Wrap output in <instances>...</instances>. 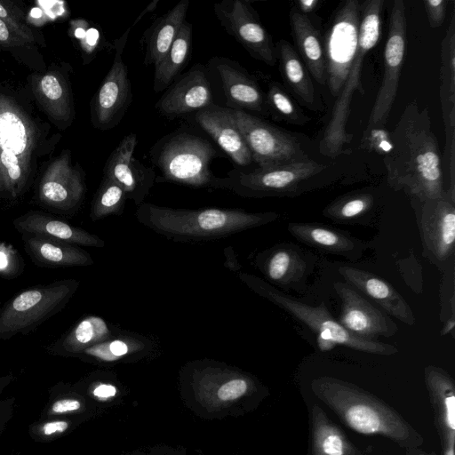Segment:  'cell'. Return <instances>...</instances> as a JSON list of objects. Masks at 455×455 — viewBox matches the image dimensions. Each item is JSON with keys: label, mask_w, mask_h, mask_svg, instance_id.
<instances>
[{"label": "cell", "mask_w": 455, "mask_h": 455, "mask_svg": "<svg viewBox=\"0 0 455 455\" xmlns=\"http://www.w3.org/2000/svg\"><path fill=\"white\" fill-rule=\"evenodd\" d=\"M440 101L445 144L443 159L447 195L455 200V13L441 42Z\"/></svg>", "instance_id": "cell-14"}, {"label": "cell", "mask_w": 455, "mask_h": 455, "mask_svg": "<svg viewBox=\"0 0 455 455\" xmlns=\"http://www.w3.org/2000/svg\"><path fill=\"white\" fill-rule=\"evenodd\" d=\"M41 88L44 94L50 100H58L62 96L63 90L58 79L52 76L46 75L41 80Z\"/></svg>", "instance_id": "cell-42"}, {"label": "cell", "mask_w": 455, "mask_h": 455, "mask_svg": "<svg viewBox=\"0 0 455 455\" xmlns=\"http://www.w3.org/2000/svg\"><path fill=\"white\" fill-rule=\"evenodd\" d=\"M153 340L146 336L121 330L112 338L83 351L102 362H115L152 347Z\"/></svg>", "instance_id": "cell-30"}, {"label": "cell", "mask_w": 455, "mask_h": 455, "mask_svg": "<svg viewBox=\"0 0 455 455\" xmlns=\"http://www.w3.org/2000/svg\"><path fill=\"white\" fill-rule=\"evenodd\" d=\"M290 25L299 57L313 78L326 84V60L319 30L309 16L300 13L294 6L290 13Z\"/></svg>", "instance_id": "cell-23"}, {"label": "cell", "mask_w": 455, "mask_h": 455, "mask_svg": "<svg viewBox=\"0 0 455 455\" xmlns=\"http://www.w3.org/2000/svg\"><path fill=\"white\" fill-rule=\"evenodd\" d=\"M20 268L16 250L10 244L0 242V275L13 276Z\"/></svg>", "instance_id": "cell-38"}, {"label": "cell", "mask_w": 455, "mask_h": 455, "mask_svg": "<svg viewBox=\"0 0 455 455\" xmlns=\"http://www.w3.org/2000/svg\"><path fill=\"white\" fill-rule=\"evenodd\" d=\"M254 266L271 285L303 291L314 268V257L291 243H283L255 255Z\"/></svg>", "instance_id": "cell-15"}, {"label": "cell", "mask_w": 455, "mask_h": 455, "mask_svg": "<svg viewBox=\"0 0 455 455\" xmlns=\"http://www.w3.org/2000/svg\"><path fill=\"white\" fill-rule=\"evenodd\" d=\"M138 140L134 133L126 135L109 156L104 176L120 185L127 198L139 206L144 203L156 182V172L133 156Z\"/></svg>", "instance_id": "cell-18"}, {"label": "cell", "mask_w": 455, "mask_h": 455, "mask_svg": "<svg viewBox=\"0 0 455 455\" xmlns=\"http://www.w3.org/2000/svg\"><path fill=\"white\" fill-rule=\"evenodd\" d=\"M121 329L109 324L103 318L89 315L82 319L65 337L63 347L69 352H83L86 348L103 342Z\"/></svg>", "instance_id": "cell-32"}, {"label": "cell", "mask_w": 455, "mask_h": 455, "mask_svg": "<svg viewBox=\"0 0 455 455\" xmlns=\"http://www.w3.org/2000/svg\"><path fill=\"white\" fill-rule=\"evenodd\" d=\"M238 277L256 294L279 307L310 329L315 334L317 344L323 351L341 345L375 355H392L397 352L393 345L362 339L350 333L330 314L324 303L310 306L249 273L239 272Z\"/></svg>", "instance_id": "cell-3"}, {"label": "cell", "mask_w": 455, "mask_h": 455, "mask_svg": "<svg viewBox=\"0 0 455 455\" xmlns=\"http://www.w3.org/2000/svg\"><path fill=\"white\" fill-rule=\"evenodd\" d=\"M86 46L93 52L94 49L101 43V34L96 28H87L84 37Z\"/></svg>", "instance_id": "cell-45"}, {"label": "cell", "mask_w": 455, "mask_h": 455, "mask_svg": "<svg viewBox=\"0 0 455 455\" xmlns=\"http://www.w3.org/2000/svg\"><path fill=\"white\" fill-rule=\"evenodd\" d=\"M189 4V0H180L165 14L157 18L144 33L145 65L155 67L167 53L185 21Z\"/></svg>", "instance_id": "cell-26"}, {"label": "cell", "mask_w": 455, "mask_h": 455, "mask_svg": "<svg viewBox=\"0 0 455 455\" xmlns=\"http://www.w3.org/2000/svg\"><path fill=\"white\" fill-rule=\"evenodd\" d=\"M218 156L212 144L184 132L170 133L150 150V158L161 172L157 181H170L191 188H212L216 180L210 166Z\"/></svg>", "instance_id": "cell-5"}, {"label": "cell", "mask_w": 455, "mask_h": 455, "mask_svg": "<svg viewBox=\"0 0 455 455\" xmlns=\"http://www.w3.org/2000/svg\"><path fill=\"white\" fill-rule=\"evenodd\" d=\"M341 412L347 423L362 434L392 433L389 420L384 416L382 410L364 401H343L341 403L331 402Z\"/></svg>", "instance_id": "cell-31"}, {"label": "cell", "mask_w": 455, "mask_h": 455, "mask_svg": "<svg viewBox=\"0 0 455 455\" xmlns=\"http://www.w3.org/2000/svg\"><path fill=\"white\" fill-rule=\"evenodd\" d=\"M266 102L269 115L294 125H304L310 118L297 106L284 87L277 83L269 84L266 93Z\"/></svg>", "instance_id": "cell-34"}, {"label": "cell", "mask_w": 455, "mask_h": 455, "mask_svg": "<svg viewBox=\"0 0 455 455\" xmlns=\"http://www.w3.org/2000/svg\"><path fill=\"white\" fill-rule=\"evenodd\" d=\"M392 146L391 132L384 128L365 129L361 139V148L384 156Z\"/></svg>", "instance_id": "cell-37"}, {"label": "cell", "mask_w": 455, "mask_h": 455, "mask_svg": "<svg viewBox=\"0 0 455 455\" xmlns=\"http://www.w3.org/2000/svg\"><path fill=\"white\" fill-rule=\"evenodd\" d=\"M127 199L123 188L104 176L92 203L91 219L95 221L109 215H122Z\"/></svg>", "instance_id": "cell-36"}, {"label": "cell", "mask_w": 455, "mask_h": 455, "mask_svg": "<svg viewBox=\"0 0 455 455\" xmlns=\"http://www.w3.org/2000/svg\"><path fill=\"white\" fill-rule=\"evenodd\" d=\"M20 232L44 236L73 245L104 247L105 242L93 234L52 216L28 213L13 221Z\"/></svg>", "instance_id": "cell-24"}, {"label": "cell", "mask_w": 455, "mask_h": 455, "mask_svg": "<svg viewBox=\"0 0 455 455\" xmlns=\"http://www.w3.org/2000/svg\"><path fill=\"white\" fill-rule=\"evenodd\" d=\"M7 16V11L5 8L0 4V19Z\"/></svg>", "instance_id": "cell-53"}, {"label": "cell", "mask_w": 455, "mask_h": 455, "mask_svg": "<svg viewBox=\"0 0 455 455\" xmlns=\"http://www.w3.org/2000/svg\"><path fill=\"white\" fill-rule=\"evenodd\" d=\"M227 108L258 167H272L310 159L300 141L251 113Z\"/></svg>", "instance_id": "cell-7"}, {"label": "cell", "mask_w": 455, "mask_h": 455, "mask_svg": "<svg viewBox=\"0 0 455 455\" xmlns=\"http://www.w3.org/2000/svg\"><path fill=\"white\" fill-rule=\"evenodd\" d=\"M383 6V0H367L361 4L355 53L319 144V151L324 156H339L344 153L345 146L351 142L352 134L347 132L351 102L355 92L361 87L360 76L364 59L380 37Z\"/></svg>", "instance_id": "cell-4"}, {"label": "cell", "mask_w": 455, "mask_h": 455, "mask_svg": "<svg viewBox=\"0 0 455 455\" xmlns=\"http://www.w3.org/2000/svg\"><path fill=\"white\" fill-rule=\"evenodd\" d=\"M192 25L184 21L169 51L155 66L153 90L161 92L180 75L190 59Z\"/></svg>", "instance_id": "cell-29"}, {"label": "cell", "mask_w": 455, "mask_h": 455, "mask_svg": "<svg viewBox=\"0 0 455 455\" xmlns=\"http://www.w3.org/2000/svg\"><path fill=\"white\" fill-rule=\"evenodd\" d=\"M214 104L207 70L200 63L177 77L156 104L158 113L169 119L196 113Z\"/></svg>", "instance_id": "cell-17"}, {"label": "cell", "mask_w": 455, "mask_h": 455, "mask_svg": "<svg viewBox=\"0 0 455 455\" xmlns=\"http://www.w3.org/2000/svg\"><path fill=\"white\" fill-rule=\"evenodd\" d=\"M391 141L390 151L383 156L390 188L420 202L447 195L427 107L421 108L416 100L407 104L391 132Z\"/></svg>", "instance_id": "cell-1"}, {"label": "cell", "mask_w": 455, "mask_h": 455, "mask_svg": "<svg viewBox=\"0 0 455 455\" xmlns=\"http://www.w3.org/2000/svg\"><path fill=\"white\" fill-rule=\"evenodd\" d=\"M26 129L14 113L3 112L0 114V152L1 171L8 177L12 188L14 183L20 181L22 170L20 165L19 156L27 146Z\"/></svg>", "instance_id": "cell-27"}, {"label": "cell", "mask_w": 455, "mask_h": 455, "mask_svg": "<svg viewBox=\"0 0 455 455\" xmlns=\"http://www.w3.org/2000/svg\"><path fill=\"white\" fill-rule=\"evenodd\" d=\"M9 37V31H8V28L4 23V21H3L2 19H0V41L1 42H4V41H6Z\"/></svg>", "instance_id": "cell-51"}, {"label": "cell", "mask_w": 455, "mask_h": 455, "mask_svg": "<svg viewBox=\"0 0 455 455\" xmlns=\"http://www.w3.org/2000/svg\"><path fill=\"white\" fill-rule=\"evenodd\" d=\"M318 446L324 455H343L344 442L340 435L332 429H325L319 435Z\"/></svg>", "instance_id": "cell-39"}, {"label": "cell", "mask_w": 455, "mask_h": 455, "mask_svg": "<svg viewBox=\"0 0 455 455\" xmlns=\"http://www.w3.org/2000/svg\"><path fill=\"white\" fill-rule=\"evenodd\" d=\"M247 387L245 379L235 378L223 383L218 389L217 395L222 401L235 400L245 394Z\"/></svg>", "instance_id": "cell-41"}, {"label": "cell", "mask_w": 455, "mask_h": 455, "mask_svg": "<svg viewBox=\"0 0 455 455\" xmlns=\"http://www.w3.org/2000/svg\"><path fill=\"white\" fill-rule=\"evenodd\" d=\"M132 27L114 41L113 64L102 82L94 104V122L101 130L116 127L124 116L132 101V84L128 69L123 60V53Z\"/></svg>", "instance_id": "cell-13"}, {"label": "cell", "mask_w": 455, "mask_h": 455, "mask_svg": "<svg viewBox=\"0 0 455 455\" xmlns=\"http://www.w3.org/2000/svg\"><path fill=\"white\" fill-rule=\"evenodd\" d=\"M294 7L302 14L309 16L313 14L320 5L319 0H296Z\"/></svg>", "instance_id": "cell-44"}, {"label": "cell", "mask_w": 455, "mask_h": 455, "mask_svg": "<svg viewBox=\"0 0 455 455\" xmlns=\"http://www.w3.org/2000/svg\"><path fill=\"white\" fill-rule=\"evenodd\" d=\"M213 11L226 32L251 57L268 66H275L277 61L275 45L249 1L222 0L213 4Z\"/></svg>", "instance_id": "cell-12"}, {"label": "cell", "mask_w": 455, "mask_h": 455, "mask_svg": "<svg viewBox=\"0 0 455 455\" xmlns=\"http://www.w3.org/2000/svg\"><path fill=\"white\" fill-rule=\"evenodd\" d=\"M158 3H159V0H154V1L150 2L149 4L135 19L134 22L132 25V28L133 26H135L146 14L155 11Z\"/></svg>", "instance_id": "cell-50"}, {"label": "cell", "mask_w": 455, "mask_h": 455, "mask_svg": "<svg viewBox=\"0 0 455 455\" xmlns=\"http://www.w3.org/2000/svg\"><path fill=\"white\" fill-rule=\"evenodd\" d=\"M326 166L313 159L246 171L233 169L217 177L213 188L229 190L246 198L296 196L313 188L315 177Z\"/></svg>", "instance_id": "cell-6"}, {"label": "cell", "mask_w": 455, "mask_h": 455, "mask_svg": "<svg viewBox=\"0 0 455 455\" xmlns=\"http://www.w3.org/2000/svg\"><path fill=\"white\" fill-rule=\"evenodd\" d=\"M426 14L429 26L432 28L441 27L445 20L447 1L446 0H424Z\"/></svg>", "instance_id": "cell-40"}, {"label": "cell", "mask_w": 455, "mask_h": 455, "mask_svg": "<svg viewBox=\"0 0 455 455\" xmlns=\"http://www.w3.org/2000/svg\"><path fill=\"white\" fill-rule=\"evenodd\" d=\"M116 394V388L110 384H100L93 390V395L99 398L105 399L112 397Z\"/></svg>", "instance_id": "cell-48"}, {"label": "cell", "mask_w": 455, "mask_h": 455, "mask_svg": "<svg viewBox=\"0 0 455 455\" xmlns=\"http://www.w3.org/2000/svg\"><path fill=\"white\" fill-rule=\"evenodd\" d=\"M454 327H455V315H451L443 321V324L441 329L440 334L442 336H445V335L451 333V336L454 337Z\"/></svg>", "instance_id": "cell-49"}, {"label": "cell", "mask_w": 455, "mask_h": 455, "mask_svg": "<svg viewBox=\"0 0 455 455\" xmlns=\"http://www.w3.org/2000/svg\"><path fill=\"white\" fill-rule=\"evenodd\" d=\"M339 273L347 283L371 298L387 315L410 326L416 323L414 313L410 305L386 280L372 273L351 266L339 267Z\"/></svg>", "instance_id": "cell-20"}, {"label": "cell", "mask_w": 455, "mask_h": 455, "mask_svg": "<svg viewBox=\"0 0 455 455\" xmlns=\"http://www.w3.org/2000/svg\"><path fill=\"white\" fill-rule=\"evenodd\" d=\"M374 204V196L370 193H350L331 202L322 213L335 222L357 223L370 214Z\"/></svg>", "instance_id": "cell-33"}, {"label": "cell", "mask_w": 455, "mask_h": 455, "mask_svg": "<svg viewBox=\"0 0 455 455\" xmlns=\"http://www.w3.org/2000/svg\"><path fill=\"white\" fill-rule=\"evenodd\" d=\"M86 30L84 27H78L75 30V36L79 38L83 39L85 36Z\"/></svg>", "instance_id": "cell-52"}, {"label": "cell", "mask_w": 455, "mask_h": 455, "mask_svg": "<svg viewBox=\"0 0 455 455\" xmlns=\"http://www.w3.org/2000/svg\"><path fill=\"white\" fill-rule=\"evenodd\" d=\"M194 118L235 164L244 167L253 162L245 140L225 107L213 104L195 113Z\"/></svg>", "instance_id": "cell-22"}, {"label": "cell", "mask_w": 455, "mask_h": 455, "mask_svg": "<svg viewBox=\"0 0 455 455\" xmlns=\"http://www.w3.org/2000/svg\"><path fill=\"white\" fill-rule=\"evenodd\" d=\"M287 229L302 243L350 260L359 259L368 246L349 233L322 223L290 222Z\"/></svg>", "instance_id": "cell-21"}, {"label": "cell", "mask_w": 455, "mask_h": 455, "mask_svg": "<svg viewBox=\"0 0 455 455\" xmlns=\"http://www.w3.org/2000/svg\"><path fill=\"white\" fill-rule=\"evenodd\" d=\"M137 220L175 242L211 241L275 221V212H249L243 209H177L143 203L137 207Z\"/></svg>", "instance_id": "cell-2"}, {"label": "cell", "mask_w": 455, "mask_h": 455, "mask_svg": "<svg viewBox=\"0 0 455 455\" xmlns=\"http://www.w3.org/2000/svg\"><path fill=\"white\" fill-rule=\"evenodd\" d=\"M211 64L221 84L228 108L269 115L266 94L259 84L236 61L221 57L213 58Z\"/></svg>", "instance_id": "cell-19"}, {"label": "cell", "mask_w": 455, "mask_h": 455, "mask_svg": "<svg viewBox=\"0 0 455 455\" xmlns=\"http://www.w3.org/2000/svg\"><path fill=\"white\" fill-rule=\"evenodd\" d=\"M361 3L347 0L335 13L326 37L327 85L337 97L344 84L357 45Z\"/></svg>", "instance_id": "cell-11"}, {"label": "cell", "mask_w": 455, "mask_h": 455, "mask_svg": "<svg viewBox=\"0 0 455 455\" xmlns=\"http://www.w3.org/2000/svg\"><path fill=\"white\" fill-rule=\"evenodd\" d=\"M446 419L449 427L454 430L455 428V398L451 395L445 399Z\"/></svg>", "instance_id": "cell-47"}, {"label": "cell", "mask_w": 455, "mask_h": 455, "mask_svg": "<svg viewBox=\"0 0 455 455\" xmlns=\"http://www.w3.org/2000/svg\"><path fill=\"white\" fill-rule=\"evenodd\" d=\"M80 403L75 399H62L55 402L52 411L55 413H65L76 411L80 408Z\"/></svg>", "instance_id": "cell-43"}, {"label": "cell", "mask_w": 455, "mask_h": 455, "mask_svg": "<svg viewBox=\"0 0 455 455\" xmlns=\"http://www.w3.org/2000/svg\"><path fill=\"white\" fill-rule=\"evenodd\" d=\"M276 57L282 78L287 89L305 107L311 110H320L315 89L310 74L293 46L281 39L276 46Z\"/></svg>", "instance_id": "cell-25"}, {"label": "cell", "mask_w": 455, "mask_h": 455, "mask_svg": "<svg viewBox=\"0 0 455 455\" xmlns=\"http://www.w3.org/2000/svg\"><path fill=\"white\" fill-rule=\"evenodd\" d=\"M26 248L39 262L50 267H86L93 264L91 255L81 248L40 235L25 237Z\"/></svg>", "instance_id": "cell-28"}, {"label": "cell", "mask_w": 455, "mask_h": 455, "mask_svg": "<svg viewBox=\"0 0 455 455\" xmlns=\"http://www.w3.org/2000/svg\"><path fill=\"white\" fill-rule=\"evenodd\" d=\"M84 185L77 174L70 173L64 180H47L41 187L42 199L61 208L75 206L82 198Z\"/></svg>", "instance_id": "cell-35"}, {"label": "cell", "mask_w": 455, "mask_h": 455, "mask_svg": "<svg viewBox=\"0 0 455 455\" xmlns=\"http://www.w3.org/2000/svg\"><path fill=\"white\" fill-rule=\"evenodd\" d=\"M68 423L66 421H52L45 423L42 431L44 435H50L54 433H62L68 428Z\"/></svg>", "instance_id": "cell-46"}, {"label": "cell", "mask_w": 455, "mask_h": 455, "mask_svg": "<svg viewBox=\"0 0 455 455\" xmlns=\"http://www.w3.org/2000/svg\"><path fill=\"white\" fill-rule=\"evenodd\" d=\"M333 289L341 302L337 321L353 335L376 340V338H389L398 331V326L386 312L348 283L336 282Z\"/></svg>", "instance_id": "cell-16"}, {"label": "cell", "mask_w": 455, "mask_h": 455, "mask_svg": "<svg viewBox=\"0 0 455 455\" xmlns=\"http://www.w3.org/2000/svg\"><path fill=\"white\" fill-rule=\"evenodd\" d=\"M417 216L423 256L443 272L454 265L455 201L441 198L411 199Z\"/></svg>", "instance_id": "cell-8"}, {"label": "cell", "mask_w": 455, "mask_h": 455, "mask_svg": "<svg viewBox=\"0 0 455 455\" xmlns=\"http://www.w3.org/2000/svg\"><path fill=\"white\" fill-rule=\"evenodd\" d=\"M407 42L406 8L395 0L390 12L387 38L383 55V76L370 113L366 129L384 128L395 100Z\"/></svg>", "instance_id": "cell-9"}, {"label": "cell", "mask_w": 455, "mask_h": 455, "mask_svg": "<svg viewBox=\"0 0 455 455\" xmlns=\"http://www.w3.org/2000/svg\"><path fill=\"white\" fill-rule=\"evenodd\" d=\"M76 280L26 290L0 313V337H10L38 323L61 307L77 289Z\"/></svg>", "instance_id": "cell-10"}]
</instances>
